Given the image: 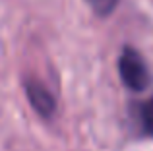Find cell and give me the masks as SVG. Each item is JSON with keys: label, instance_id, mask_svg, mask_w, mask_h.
<instances>
[{"label": "cell", "instance_id": "obj_1", "mask_svg": "<svg viewBox=\"0 0 153 151\" xmlns=\"http://www.w3.org/2000/svg\"><path fill=\"white\" fill-rule=\"evenodd\" d=\"M118 74L122 83L132 91H143L149 85V68L143 56L132 47H124L118 56Z\"/></svg>", "mask_w": 153, "mask_h": 151}, {"label": "cell", "instance_id": "obj_2", "mask_svg": "<svg viewBox=\"0 0 153 151\" xmlns=\"http://www.w3.org/2000/svg\"><path fill=\"white\" fill-rule=\"evenodd\" d=\"M25 95L29 99L31 107L35 109V113L43 118H51L56 110V99L54 95L47 89V85H43L39 79L35 78H29L25 79Z\"/></svg>", "mask_w": 153, "mask_h": 151}, {"label": "cell", "instance_id": "obj_3", "mask_svg": "<svg viewBox=\"0 0 153 151\" xmlns=\"http://www.w3.org/2000/svg\"><path fill=\"white\" fill-rule=\"evenodd\" d=\"M136 122L142 136H153V95L136 105Z\"/></svg>", "mask_w": 153, "mask_h": 151}, {"label": "cell", "instance_id": "obj_4", "mask_svg": "<svg viewBox=\"0 0 153 151\" xmlns=\"http://www.w3.org/2000/svg\"><path fill=\"white\" fill-rule=\"evenodd\" d=\"M85 2L93 10V14H97L99 18H107L116 10L120 0H85Z\"/></svg>", "mask_w": 153, "mask_h": 151}]
</instances>
